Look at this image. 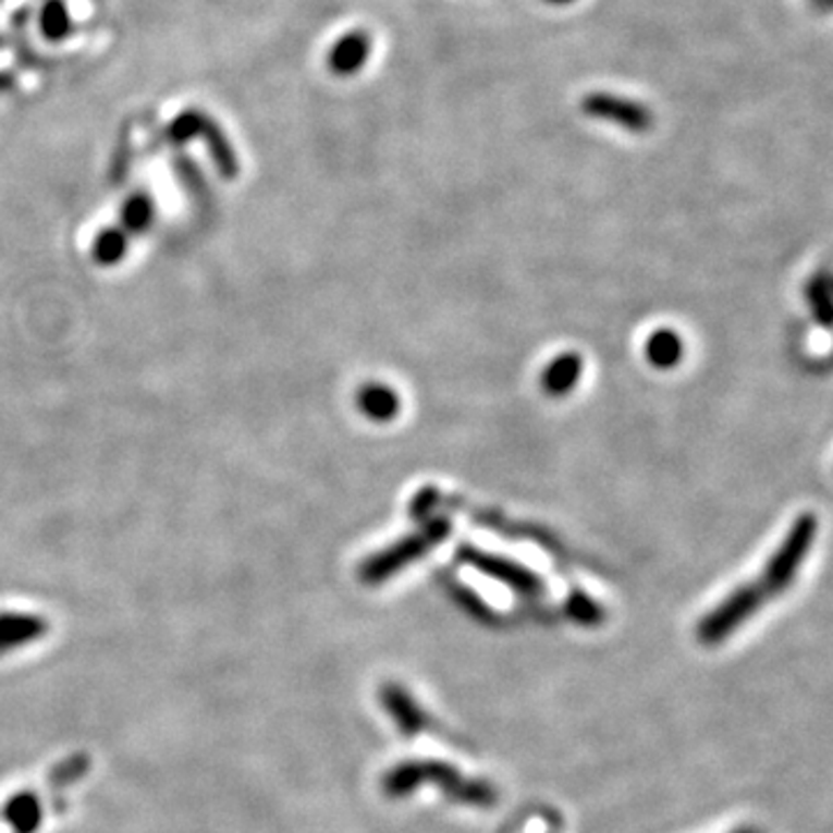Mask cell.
<instances>
[{"instance_id":"1","label":"cell","mask_w":833,"mask_h":833,"mask_svg":"<svg viewBox=\"0 0 833 833\" xmlns=\"http://www.w3.org/2000/svg\"><path fill=\"white\" fill-rule=\"evenodd\" d=\"M814 535H818V518L812 514H804L789 528L785 542L781 544L771 561L767 563L762 579L736 588L732 596L720 602L709 616H703L697 625V639L703 646H715L732 637L736 629L748 623L759 609L769 600H773L794 581L799 572L808 549L812 547Z\"/></svg>"},{"instance_id":"2","label":"cell","mask_w":833,"mask_h":833,"mask_svg":"<svg viewBox=\"0 0 833 833\" xmlns=\"http://www.w3.org/2000/svg\"><path fill=\"white\" fill-rule=\"evenodd\" d=\"M424 785L438 787L450 801L470 808H491L498 804V792L491 783L479 777L461 773L456 767L440 762V759H411L389 769L380 789L389 799H403V796L417 792Z\"/></svg>"},{"instance_id":"3","label":"cell","mask_w":833,"mask_h":833,"mask_svg":"<svg viewBox=\"0 0 833 833\" xmlns=\"http://www.w3.org/2000/svg\"><path fill=\"white\" fill-rule=\"evenodd\" d=\"M450 535V522L448 518H431L413 535L403 537V540L394 542L378 553L366 559L359 567V579L366 586H378L387 579H392L403 567L417 563L421 555L433 551L440 542L448 540Z\"/></svg>"},{"instance_id":"4","label":"cell","mask_w":833,"mask_h":833,"mask_svg":"<svg viewBox=\"0 0 833 833\" xmlns=\"http://www.w3.org/2000/svg\"><path fill=\"white\" fill-rule=\"evenodd\" d=\"M167 137L174 144H185L195 137H201L209 146V154L218 167V172L225 179H234L238 174V160L228 135L222 133L220 125L211 117L201 114L199 109H188L179 114L172 121V125L167 127Z\"/></svg>"},{"instance_id":"5","label":"cell","mask_w":833,"mask_h":833,"mask_svg":"<svg viewBox=\"0 0 833 833\" xmlns=\"http://www.w3.org/2000/svg\"><path fill=\"white\" fill-rule=\"evenodd\" d=\"M458 559L466 565H470L473 569L487 574L489 579L505 584L507 588L516 590L518 596L524 598H542L547 592V586L540 574H535L532 569L512 559H505V555L481 551L468 544L458 549Z\"/></svg>"},{"instance_id":"6","label":"cell","mask_w":833,"mask_h":833,"mask_svg":"<svg viewBox=\"0 0 833 833\" xmlns=\"http://www.w3.org/2000/svg\"><path fill=\"white\" fill-rule=\"evenodd\" d=\"M581 111L590 119L616 123L625 127L627 133H635V135H644L656 125L653 111L646 105L614 96V93H607V90L588 93V96L581 100Z\"/></svg>"},{"instance_id":"7","label":"cell","mask_w":833,"mask_h":833,"mask_svg":"<svg viewBox=\"0 0 833 833\" xmlns=\"http://www.w3.org/2000/svg\"><path fill=\"white\" fill-rule=\"evenodd\" d=\"M380 707L394 720L396 730L403 736H417L429 727V715L419 707L417 699L407 693L401 683H384L380 693Z\"/></svg>"},{"instance_id":"8","label":"cell","mask_w":833,"mask_h":833,"mask_svg":"<svg viewBox=\"0 0 833 833\" xmlns=\"http://www.w3.org/2000/svg\"><path fill=\"white\" fill-rule=\"evenodd\" d=\"M47 633V618L37 614H22V611H5V614H0V658L45 639Z\"/></svg>"},{"instance_id":"9","label":"cell","mask_w":833,"mask_h":833,"mask_svg":"<svg viewBox=\"0 0 833 833\" xmlns=\"http://www.w3.org/2000/svg\"><path fill=\"white\" fill-rule=\"evenodd\" d=\"M373 40L366 30H350L327 53V68L336 77H355L368 63Z\"/></svg>"},{"instance_id":"10","label":"cell","mask_w":833,"mask_h":833,"mask_svg":"<svg viewBox=\"0 0 833 833\" xmlns=\"http://www.w3.org/2000/svg\"><path fill=\"white\" fill-rule=\"evenodd\" d=\"M0 820L10 833H37L45 822V799L42 794L24 789L12 794L0 808Z\"/></svg>"},{"instance_id":"11","label":"cell","mask_w":833,"mask_h":833,"mask_svg":"<svg viewBox=\"0 0 833 833\" xmlns=\"http://www.w3.org/2000/svg\"><path fill=\"white\" fill-rule=\"evenodd\" d=\"M581 378V357L579 355H561L553 359L542 373V387L549 396H565L572 392V387H577Z\"/></svg>"},{"instance_id":"12","label":"cell","mask_w":833,"mask_h":833,"mask_svg":"<svg viewBox=\"0 0 833 833\" xmlns=\"http://www.w3.org/2000/svg\"><path fill=\"white\" fill-rule=\"evenodd\" d=\"M357 405L368 419L389 421L399 415L401 401H399L394 389L373 382V384L362 387V392L357 394Z\"/></svg>"},{"instance_id":"13","label":"cell","mask_w":833,"mask_h":833,"mask_svg":"<svg viewBox=\"0 0 833 833\" xmlns=\"http://www.w3.org/2000/svg\"><path fill=\"white\" fill-rule=\"evenodd\" d=\"M646 357L658 368H672L683 357V343L672 329H658L651 339L646 341Z\"/></svg>"},{"instance_id":"14","label":"cell","mask_w":833,"mask_h":833,"mask_svg":"<svg viewBox=\"0 0 833 833\" xmlns=\"http://www.w3.org/2000/svg\"><path fill=\"white\" fill-rule=\"evenodd\" d=\"M40 28L49 42H61L72 30V19L63 0H47L40 12Z\"/></svg>"},{"instance_id":"15","label":"cell","mask_w":833,"mask_h":833,"mask_svg":"<svg viewBox=\"0 0 833 833\" xmlns=\"http://www.w3.org/2000/svg\"><path fill=\"white\" fill-rule=\"evenodd\" d=\"M90 771V757L86 752H77V755H70L65 757L61 764H56L49 773V789L53 792H61L74 783H79L82 777Z\"/></svg>"},{"instance_id":"16","label":"cell","mask_w":833,"mask_h":833,"mask_svg":"<svg viewBox=\"0 0 833 833\" xmlns=\"http://www.w3.org/2000/svg\"><path fill=\"white\" fill-rule=\"evenodd\" d=\"M127 250V236L121 230H105L93 244V257L102 267L119 265Z\"/></svg>"},{"instance_id":"17","label":"cell","mask_w":833,"mask_h":833,"mask_svg":"<svg viewBox=\"0 0 833 833\" xmlns=\"http://www.w3.org/2000/svg\"><path fill=\"white\" fill-rule=\"evenodd\" d=\"M121 220H123L125 230H130V232H144V230H148V225H151V220H154V201H151V197L144 195V193H137V195L130 197L123 204Z\"/></svg>"},{"instance_id":"18","label":"cell","mask_w":833,"mask_h":833,"mask_svg":"<svg viewBox=\"0 0 833 833\" xmlns=\"http://www.w3.org/2000/svg\"><path fill=\"white\" fill-rule=\"evenodd\" d=\"M808 302H810L814 318L820 320V324L829 327L831 324V283H829L826 273H820L818 278H812L810 281Z\"/></svg>"},{"instance_id":"19","label":"cell","mask_w":833,"mask_h":833,"mask_svg":"<svg viewBox=\"0 0 833 833\" xmlns=\"http://www.w3.org/2000/svg\"><path fill=\"white\" fill-rule=\"evenodd\" d=\"M567 614L581 625H598L604 621V609L596 600L586 598L584 592H574L567 600Z\"/></svg>"},{"instance_id":"20","label":"cell","mask_w":833,"mask_h":833,"mask_svg":"<svg viewBox=\"0 0 833 833\" xmlns=\"http://www.w3.org/2000/svg\"><path fill=\"white\" fill-rule=\"evenodd\" d=\"M810 3L818 8V10H822V12H829L831 5H833V0H810Z\"/></svg>"},{"instance_id":"21","label":"cell","mask_w":833,"mask_h":833,"mask_svg":"<svg viewBox=\"0 0 833 833\" xmlns=\"http://www.w3.org/2000/svg\"><path fill=\"white\" fill-rule=\"evenodd\" d=\"M544 3H549V5H569V3H574V0H544Z\"/></svg>"},{"instance_id":"22","label":"cell","mask_w":833,"mask_h":833,"mask_svg":"<svg viewBox=\"0 0 833 833\" xmlns=\"http://www.w3.org/2000/svg\"><path fill=\"white\" fill-rule=\"evenodd\" d=\"M732 833H762V831H757V829H752V826H744V829H736V831H732Z\"/></svg>"}]
</instances>
